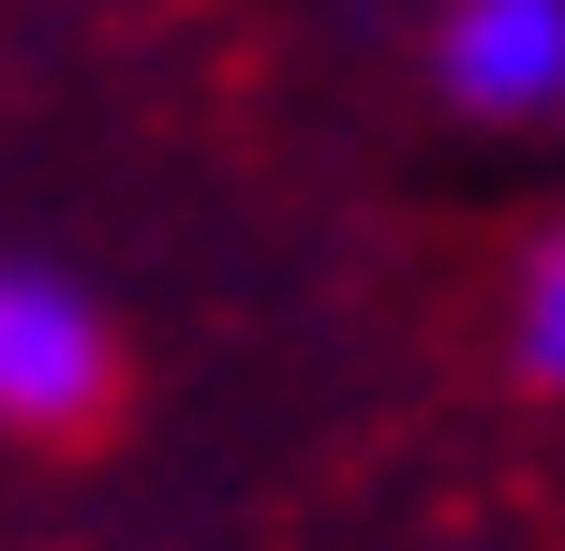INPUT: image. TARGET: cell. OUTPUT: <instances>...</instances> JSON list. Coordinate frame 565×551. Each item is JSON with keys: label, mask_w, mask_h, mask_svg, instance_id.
<instances>
[{"label": "cell", "mask_w": 565, "mask_h": 551, "mask_svg": "<svg viewBox=\"0 0 565 551\" xmlns=\"http://www.w3.org/2000/svg\"><path fill=\"white\" fill-rule=\"evenodd\" d=\"M135 388L119 314L45 254H0V447H89Z\"/></svg>", "instance_id": "obj_1"}, {"label": "cell", "mask_w": 565, "mask_h": 551, "mask_svg": "<svg viewBox=\"0 0 565 551\" xmlns=\"http://www.w3.org/2000/svg\"><path fill=\"white\" fill-rule=\"evenodd\" d=\"M491 343H507V388H521V403H565V209H551L536 239H521Z\"/></svg>", "instance_id": "obj_3"}, {"label": "cell", "mask_w": 565, "mask_h": 551, "mask_svg": "<svg viewBox=\"0 0 565 551\" xmlns=\"http://www.w3.org/2000/svg\"><path fill=\"white\" fill-rule=\"evenodd\" d=\"M431 89L461 119H565V0H431Z\"/></svg>", "instance_id": "obj_2"}]
</instances>
